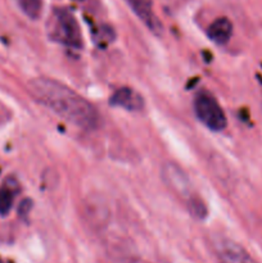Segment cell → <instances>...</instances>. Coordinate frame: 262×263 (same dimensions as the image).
Segmentation results:
<instances>
[{
	"label": "cell",
	"instance_id": "8fae6325",
	"mask_svg": "<svg viewBox=\"0 0 262 263\" xmlns=\"http://www.w3.org/2000/svg\"><path fill=\"white\" fill-rule=\"evenodd\" d=\"M189 210L194 217L200 218V220H203V218L207 216V210H205L204 203H203L200 199H198V198H194V197L190 198Z\"/></svg>",
	"mask_w": 262,
	"mask_h": 263
},
{
	"label": "cell",
	"instance_id": "ba28073f",
	"mask_svg": "<svg viewBox=\"0 0 262 263\" xmlns=\"http://www.w3.org/2000/svg\"><path fill=\"white\" fill-rule=\"evenodd\" d=\"M207 36L217 45H225L233 36V23L226 17L217 18L207 28Z\"/></svg>",
	"mask_w": 262,
	"mask_h": 263
},
{
	"label": "cell",
	"instance_id": "7a4b0ae2",
	"mask_svg": "<svg viewBox=\"0 0 262 263\" xmlns=\"http://www.w3.org/2000/svg\"><path fill=\"white\" fill-rule=\"evenodd\" d=\"M194 110L200 122L210 130L222 131L228 125V120L217 100L208 92L203 91L195 97Z\"/></svg>",
	"mask_w": 262,
	"mask_h": 263
},
{
	"label": "cell",
	"instance_id": "5b68a950",
	"mask_svg": "<svg viewBox=\"0 0 262 263\" xmlns=\"http://www.w3.org/2000/svg\"><path fill=\"white\" fill-rule=\"evenodd\" d=\"M162 179L175 193L185 198H192V184L188 175L176 163L167 162L162 167Z\"/></svg>",
	"mask_w": 262,
	"mask_h": 263
},
{
	"label": "cell",
	"instance_id": "3957f363",
	"mask_svg": "<svg viewBox=\"0 0 262 263\" xmlns=\"http://www.w3.org/2000/svg\"><path fill=\"white\" fill-rule=\"evenodd\" d=\"M57 39L72 48L81 46V31L76 18L69 10L57 12Z\"/></svg>",
	"mask_w": 262,
	"mask_h": 263
},
{
	"label": "cell",
	"instance_id": "277c9868",
	"mask_svg": "<svg viewBox=\"0 0 262 263\" xmlns=\"http://www.w3.org/2000/svg\"><path fill=\"white\" fill-rule=\"evenodd\" d=\"M215 253L220 263H257L243 247L230 239L216 241Z\"/></svg>",
	"mask_w": 262,
	"mask_h": 263
},
{
	"label": "cell",
	"instance_id": "4fadbf2b",
	"mask_svg": "<svg viewBox=\"0 0 262 263\" xmlns=\"http://www.w3.org/2000/svg\"><path fill=\"white\" fill-rule=\"evenodd\" d=\"M74 2H84V0H74Z\"/></svg>",
	"mask_w": 262,
	"mask_h": 263
},
{
	"label": "cell",
	"instance_id": "52a82bcc",
	"mask_svg": "<svg viewBox=\"0 0 262 263\" xmlns=\"http://www.w3.org/2000/svg\"><path fill=\"white\" fill-rule=\"evenodd\" d=\"M131 9L135 12V14L145 23L146 27L153 32L159 33L162 30V26L159 23L158 18L154 15L153 9H152L151 0H127Z\"/></svg>",
	"mask_w": 262,
	"mask_h": 263
},
{
	"label": "cell",
	"instance_id": "6da1fadb",
	"mask_svg": "<svg viewBox=\"0 0 262 263\" xmlns=\"http://www.w3.org/2000/svg\"><path fill=\"white\" fill-rule=\"evenodd\" d=\"M33 99L76 127L92 130L99 125L97 108L85 98L57 80L39 77L28 82Z\"/></svg>",
	"mask_w": 262,
	"mask_h": 263
},
{
	"label": "cell",
	"instance_id": "5bb4252c",
	"mask_svg": "<svg viewBox=\"0 0 262 263\" xmlns=\"http://www.w3.org/2000/svg\"><path fill=\"white\" fill-rule=\"evenodd\" d=\"M0 263H3V261H2V259H0Z\"/></svg>",
	"mask_w": 262,
	"mask_h": 263
},
{
	"label": "cell",
	"instance_id": "8992f818",
	"mask_svg": "<svg viewBox=\"0 0 262 263\" xmlns=\"http://www.w3.org/2000/svg\"><path fill=\"white\" fill-rule=\"evenodd\" d=\"M109 103L110 105L123 108L128 112H139L144 107V100L141 95L130 87H121L117 91H115V94L110 97Z\"/></svg>",
	"mask_w": 262,
	"mask_h": 263
},
{
	"label": "cell",
	"instance_id": "9c48e42d",
	"mask_svg": "<svg viewBox=\"0 0 262 263\" xmlns=\"http://www.w3.org/2000/svg\"><path fill=\"white\" fill-rule=\"evenodd\" d=\"M18 7L31 20H38L41 13L40 0H17Z\"/></svg>",
	"mask_w": 262,
	"mask_h": 263
},
{
	"label": "cell",
	"instance_id": "30bf717a",
	"mask_svg": "<svg viewBox=\"0 0 262 263\" xmlns=\"http://www.w3.org/2000/svg\"><path fill=\"white\" fill-rule=\"evenodd\" d=\"M13 205V194L8 189H0V215L5 216L9 213Z\"/></svg>",
	"mask_w": 262,
	"mask_h": 263
},
{
	"label": "cell",
	"instance_id": "7c38bea8",
	"mask_svg": "<svg viewBox=\"0 0 262 263\" xmlns=\"http://www.w3.org/2000/svg\"><path fill=\"white\" fill-rule=\"evenodd\" d=\"M32 208V202H31L30 199H25L21 202V205H20V210H18V212H20V215L22 216H27L28 212H30V210Z\"/></svg>",
	"mask_w": 262,
	"mask_h": 263
}]
</instances>
